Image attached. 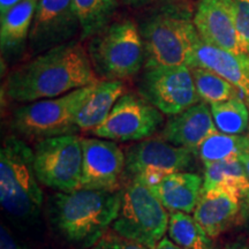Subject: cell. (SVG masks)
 Segmentation results:
<instances>
[{"label":"cell","mask_w":249,"mask_h":249,"mask_svg":"<svg viewBox=\"0 0 249 249\" xmlns=\"http://www.w3.org/2000/svg\"><path fill=\"white\" fill-rule=\"evenodd\" d=\"M98 82L88 49L71 40L12 70L6 77L5 93L11 101L31 103L60 97Z\"/></svg>","instance_id":"1"},{"label":"cell","mask_w":249,"mask_h":249,"mask_svg":"<svg viewBox=\"0 0 249 249\" xmlns=\"http://www.w3.org/2000/svg\"><path fill=\"white\" fill-rule=\"evenodd\" d=\"M121 191L58 192L49 197L46 217L62 241L74 249H90L110 231L121 207Z\"/></svg>","instance_id":"2"},{"label":"cell","mask_w":249,"mask_h":249,"mask_svg":"<svg viewBox=\"0 0 249 249\" xmlns=\"http://www.w3.org/2000/svg\"><path fill=\"white\" fill-rule=\"evenodd\" d=\"M34 167V150L8 136L0 151V202L12 219L31 223L39 217L44 196Z\"/></svg>","instance_id":"3"},{"label":"cell","mask_w":249,"mask_h":249,"mask_svg":"<svg viewBox=\"0 0 249 249\" xmlns=\"http://www.w3.org/2000/svg\"><path fill=\"white\" fill-rule=\"evenodd\" d=\"M88 52L97 76L107 81L133 77L145 60L141 30L132 20L107 24L90 39Z\"/></svg>","instance_id":"4"},{"label":"cell","mask_w":249,"mask_h":249,"mask_svg":"<svg viewBox=\"0 0 249 249\" xmlns=\"http://www.w3.org/2000/svg\"><path fill=\"white\" fill-rule=\"evenodd\" d=\"M97 85V83H96ZM96 85L87 86L60 97L28 103L13 112L12 129L28 140H42L76 132V116Z\"/></svg>","instance_id":"5"},{"label":"cell","mask_w":249,"mask_h":249,"mask_svg":"<svg viewBox=\"0 0 249 249\" xmlns=\"http://www.w3.org/2000/svg\"><path fill=\"white\" fill-rule=\"evenodd\" d=\"M145 67L188 66L200 39L194 21L187 15L161 13L141 28Z\"/></svg>","instance_id":"6"},{"label":"cell","mask_w":249,"mask_h":249,"mask_svg":"<svg viewBox=\"0 0 249 249\" xmlns=\"http://www.w3.org/2000/svg\"><path fill=\"white\" fill-rule=\"evenodd\" d=\"M121 193V207L111 230L155 249L169 227L167 210L148 186L130 182Z\"/></svg>","instance_id":"7"},{"label":"cell","mask_w":249,"mask_h":249,"mask_svg":"<svg viewBox=\"0 0 249 249\" xmlns=\"http://www.w3.org/2000/svg\"><path fill=\"white\" fill-rule=\"evenodd\" d=\"M82 139L75 134L38 141L34 148V167L39 182L57 192L80 189Z\"/></svg>","instance_id":"8"},{"label":"cell","mask_w":249,"mask_h":249,"mask_svg":"<svg viewBox=\"0 0 249 249\" xmlns=\"http://www.w3.org/2000/svg\"><path fill=\"white\" fill-rule=\"evenodd\" d=\"M194 152L165 140H143L126 151L124 176L130 182L152 187L165 177L185 172L194 164Z\"/></svg>","instance_id":"9"},{"label":"cell","mask_w":249,"mask_h":249,"mask_svg":"<svg viewBox=\"0 0 249 249\" xmlns=\"http://www.w3.org/2000/svg\"><path fill=\"white\" fill-rule=\"evenodd\" d=\"M141 97L165 116H176L200 103L188 66L145 67L139 81Z\"/></svg>","instance_id":"10"},{"label":"cell","mask_w":249,"mask_h":249,"mask_svg":"<svg viewBox=\"0 0 249 249\" xmlns=\"http://www.w3.org/2000/svg\"><path fill=\"white\" fill-rule=\"evenodd\" d=\"M164 123V114L145 99L123 95L108 117L92 130L97 138L111 141H143L150 138Z\"/></svg>","instance_id":"11"},{"label":"cell","mask_w":249,"mask_h":249,"mask_svg":"<svg viewBox=\"0 0 249 249\" xmlns=\"http://www.w3.org/2000/svg\"><path fill=\"white\" fill-rule=\"evenodd\" d=\"M77 34L81 27L71 0H38L28 39L34 54L71 42Z\"/></svg>","instance_id":"12"},{"label":"cell","mask_w":249,"mask_h":249,"mask_svg":"<svg viewBox=\"0 0 249 249\" xmlns=\"http://www.w3.org/2000/svg\"><path fill=\"white\" fill-rule=\"evenodd\" d=\"M82 173L80 189L119 191L126 154L107 139H82Z\"/></svg>","instance_id":"13"},{"label":"cell","mask_w":249,"mask_h":249,"mask_svg":"<svg viewBox=\"0 0 249 249\" xmlns=\"http://www.w3.org/2000/svg\"><path fill=\"white\" fill-rule=\"evenodd\" d=\"M235 17V0H200L193 21L204 42L248 57L239 38Z\"/></svg>","instance_id":"14"},{"label":"cell","mask_w":249,"mask_h":249,"mask_svg":"<svg viewBox=\"0 0 249 249\" xmlns=\"http://www.w3.org/2000/svg\"><path fill=\"white\" fill-rule=\"evenodd\" d=\"M217 132L210 107L200 102L181 113L170 117L161 129V139L177 147L186 148L196 155L203 141Z\"/></svg>","instance_id":"15"},{"label":"cell","mask_w":249,"mask_h":249,"mask_svg":"<svg viewBox=\"0 0 249 249\" xmlns=\"http://www.w3.org/2000/svg\"><path fill=\"white\" fill-rule=\"evenodd\" d=\"M188 67H200L213 71L236 87L245 98L249 97V57L209 44L200 37Z\"/></svg>","instance_id":"16"},{"label":"cell","mask_w":249,"mask_h":249,"mask_svg":"<svg viewBox=\"0 0 249 249\" xmlns=\"http://www.w3.org/2000/svg\"><path fill=\"white\" fill-rule=\"evenodd\" d=\"M242 198L224 189L202 192L194 218L211 239L218 238L241 222Z\"/></svg>","instance_id":"17"},{"label":"cell","mask_w":249,"mask_h":249,"mask_svg":"<svg viewBox=\"0 0 249 249\" xmlns=\"http://www.w3.org/2000/svg\"><path fill=\"white\" fill-rule=\"evenodd\" d=\"M203 179L192 172H177L150 187L151 192L170 213H194L198 203Z\"/></svg>","instance_id":"18"},{"label":"cell","mask_w":249,"mask_h":249,"mask_svg":"<svg viewBox=\"0 0 249 249\" xmlns=\"http://www.w3.org/2000/svg\"><path fill=\"white\" fill-rule=\"evenodd\" d=\"M38 0H23L0 18V44L2 55L20 52L29 39L34 15Z\"/></svg>","instance_id":"19"},{"label":"cell","mask_w":249,"mask_h":249,"mask_svg":"<svg viewBox=\"0 0 249 249\" xmlns=\"http://www.w3.org/2000/svg\"><path fill=\"white\" fill-rule=\"evenodd\" d=\"M124 89L121 81H99L77 113V128L92 132L101 126L124 95Z\"/></svg>","instance_id":"20"},{"label":"cell","mask_w":249,"mask_h":249,"mask_svg":"<svg viewBox=\"0 0 249 249\" xmlns=\"http://www.w3.org/2000/svg\"><path fill=\"white\" fill-rule=\"evenodd\" d=\"M224 189L245 198L249 194V178L239 158L204 165L202 192Z\"/></svg>","instance_id":"21"},{"label":"cell","mask_w":249,"mask_h":249,"mask_svg":"<svg viewBox=\"0 0 249 249\" xmlns=\"http://www.w3.org/2000/svg\"><path fill=\"white\" fill-rule=\"evenodd\" d=\"M81 27V40L92 38L110 24L116 13L118 0H71Z\"/></svg>","instance_id":"22"},{"label":"cell","mask_w":249,"mask_h":249,"mask_svg":"<svg viewBox=\"0 0 249 249\" xmlns=\"http://www.w3.org/2000/svg\"><path fill=\"white\" fill-rule=\"evenodd\" d=\"M167 232L174 244L183 249H211L210 236L194 217L185 213L170 214Z\"/></svg>","instance_id":"23"},{"label":"cell","mask_w":249,"mask_h":249,"mask_svg":"<svg viewBox=\"0 0 249 249\" xmlns=\"http://www.w3.org/2000/svg\"><path fill=\"white\" fill-rule=\"evenodd\" d=\"M211 114L218 132L242 135L249 126V107L241 97L210 104Z\"/></svg>","instance_id":"24"},{"label":"cell","mask_w":249,"mask_h":249,"mask_svg":"<svg viewBox=\"0 0 249 249\" xmlns=\"http://www.w3.org/2000/svg\"><path fill=\"white\" fill-rule=\"evenodd\" d=\"M191 71L196 91L207 104L226 102L242 95L236 87L213 71L200 67H191Z\"/></svg>","instance_id":"25"},{"label":"cell","mask_w":249,"mask_h":249,"mask_svg":"<svg viewBox=\"0 0 249 249\" xmlns=\"http://www.w3.org/2000/svg\"><path fill=\"white\" fill-rule=\"evenodd\" d=\"M244 139L245 135H230L217 130L204 140L196 151V156L204 165L239 158Z\"/></svg>","instance_id":"26"},{"label":"cell","mask_w":249,"mask_h":249,"mask_svg":"<svg viewBox=\"0 0 249 249\" xmlns=\"http://www.w3.org/2000/svg\"><path fill=\"white\" fill-rule=\"evenodd\" d=\"M236 29L245 53L249 57V0H235Z\"/></svg>","instance_id":"27"},{"label":"cell","mask_w":249,"mask_h":249,"mask_svg":"<svg viewBox=\"0 0 249 249\" xmlns=\"http://www.w3.org/2000/svg\"><path fill=\"white\" fill-rule=\"evenodd\" d=\"M90 249H149L139 242L121 236L114 231H107Z\"/></svg>","instance_id":"28"},{"label":"cell","mask_w":249,"mask_h":249,"mask_svg":"<svg viewBox=\"0 0 249 249\" xmlns=\"http://www.w3.org/2000/svg\"><path fill=\"white\" fill-rule=\"evenodd\" d=\"M0 249H31L27 244H24L9 231V229L4 224L0 227Z\"/></svg>","instance_id":"29"},{"label":"cell","mask_w":249,"mask_h":249,"mask_svg":"<svg viewBox=\"0 0 249 249\" xmlns=\"http://www.w3.org/2000/svg\"><path fill=\"white\" fill-rule=\"evenodd\" d=\"M239 160L244 165L246 173H247L249 178V135H245L244 144H242V149L240 155H239Z\"/></svg>","instance_id":"30"},{"label":"cell","mask_w":249,"mask_h":249,"mask_svg":"<svg viewBox=\"0 0 249 249\" xmlns=\"http://www.w3.org/2000/svg\"><path fill=\"white\" fill-rule=\"evenodd\" d=\"M225 249H249V239L246 236H239L233 241L229 242Z\"/></svg>","instance_id":"31"},{"label":"cell","mask_w":249,"mask_h":249,"mask_svg":"<svg viewBox=\"0 0 249 249\" xmlns=\"http://www.w3.org/2000/svg\"><path fill=\"white\" fill-rule=\"evenodd\" d=\"M155 249H183V248H181L177 244H174V242L172 240H170L169 238L164 236V238L158 242Z\"/></svg>","instance_id":"32"},{"label":"cell","mask_w":249,"mask_h":249,"mask_svg":"<svg viewBox=\"0 0 249 249\" xmlns=\"http://www.w3.org/2000/svg\"><path fill=\"white\" fill-rule=\"evenodd\" d=\"M241 222L249 226V194L245 198H242Z\"/></svg>","instance_id":"33"},{"label":"cell","mask_w":249,"mask_h":249,"mask_svg":"<svg viewBox=\"0 0 249 249\" xmlns=\"http://www.w3.org/2000/svg\"><path fill=\"white\" fill-rule=\"evenodd\" d=\"M23 0H0V14H5L6 12L9 11L15 5L20 4Z\"/></svg>","instance_id":"34"},{"label":"cell","mask_w":249,"mask_h":249,"mask_svg":"<svg viewBox=\"0 0 249 249\" xmlns=\"http://www.w3.org/2000/svg\"><path fill=\"white\" fill-rule=\"evenodd\" d=\"M121 1L126 2L127 5L130 6H145L154 4V2L158 1V0H121Z\"/></svg>","instance_id":"35"},{"label":"cell","mask_w":249,"mask_h":249,"mask_svg":"<svg viewBox=\"0 0 249 249\" xmlns=\"http://www.w3.org/2000/svg\"><path fill=\"white\" fill-rule=\"evenodd\" d=\"M246 102H247V105H248V107H249V97L246 98Z\"/></svg>","instance_id":"36"},{"label":"cell","mask_w":249,"mask_h":249,"mask_svg":"<svg viewBox=\"0 0 249 249\" xmlns=\"http://www.w3.org/2000/svg\"><path fill=\"white\" fill-rule=\"evenodd\" d=\"M211 249H220V248H216V247H213Z\"/></svg>","instance_id":"37"}]
</instances>
